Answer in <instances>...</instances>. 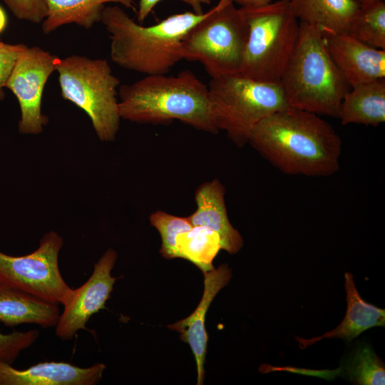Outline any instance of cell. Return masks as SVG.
Masks as SVG:
<instances>
[{
  "label": "cell",
  "mask_w": 385,
  "mask_h": 385,
  "mask_svg": "<svg viewBox=\"0 0 385 385\" xmlns=\"http://www.w3.org/2000/svg\"><path fill=\"white\" fill-rule=\"evenodd\" d=\"M248 143L282 173L326 177L339 169L342 141L320 115L289 107L262 120Z\"/></svg>",
  "instance_id": "cell-1"
},
{
  "label": "cell",
  "mask_w": 385,
  "mask_h": 385,
  "mask_svg": "<svg viewBox=\"0 0 385 385\" xmlns=\"http://www.w3.org/2000/svg\"><path fill=\"white\" fill-rule=\"evenodd\" d=\"M209 13L185 11L144 26L115 5L104 8L101 21L108 34L115 63L145 76L168 74L183 60L182 43L186 34Z\"/></svg>",
  "instance_id": "cell-2"
},
{
  "label": "cell",
  "mask_w": 385,
  "mask_h": 385,
  "mask_svg": "<svg viewBox=\"0 0 385 385\" xmlns=\"http://www.w3.org/2000/svg\"><path fill=\"white\" fill-rule=\"evenodd\" d=\"M120 117L138 123L166 124L178 120L217 134L208 87L190 70L175 76L146 75L118 90Z\"/></svg>",
  "instance_id": "cell-3"
},
{
  "label": "cell",
  "mask_w": 385,
  "mask_h": 385,
  "mask_svg": "<svg viewBox=\"0 0 385 385\" xmlns=\"http://www.w3.org/2000/svg\"><path fill=\"white\" fill-rule=\"evenodd\" d=\"M279 83L289 107L337 118L350 88L330 58L320 29L302 22Z\"/></svg>",
  "instance_id": "cell-4"
},
{
  "label": "cell",
  "mask_w": 385,
  "mask_h": 385,
  "mask_svg": "<svg viewBox=\"0 0 385 385\" xmlns=\"http://www.w3.org/2000/svg\"><path fill=\"white\" fill-rule=\"evenodd\" d=\"M240 9L247 29L240 73L255 81L279 83L299 33V21L289 0Z\"/></svg>",
  "instance_id": "cell-5"
},
{
  "label": "cell",
  "mask_w": 385,
  "mask_h": 385,
  "mask_svg": "<svg viewBox=\"0 0 385 385\" xmlns=\"http://www.w3.org/2000/svg\"><path fill=\"white\" fill-rule=\"evenodd\" d=\"M207 87L216 127L238 148L248 143L262 120L289 107L279 83L255 81L240 73L212 78Z\"/></svg>",
  "instance_id": "cell-6"
},
{
  "label": "cell",
  "mask_w": 385,
  "mask_h": 385,
  "mask_svg": "<svg viewBox=\"0 0 385 385\" xmlns=\"http://www.w3.org/2000/svg\"><path fill=\"white\" fill-rule=\"evenodd\" d=\"M56 71L61 96L86 113L101 140H114L121 118L117 98L120 80L108 61L74 54L57 58Z\"/></svg>",
  "instance_id": "cell-7"
},
{
  "label": "cell",
  "mask_w": 385,
  "mask_h": 385,
  "mask_svg": "<svg viewBox=\"0 0 385 385\" xmlns=\"http://www.w3.org/2000/svg\"><path fill=\"white\" fill-rule=\"evenodd\" d=\"M246 38L240 8L232 0H219L185 36L183 59L200 62L211 78L240 73Z\"/></svg>",
  "instance_id": "cell-8"
},
{
  "label": "cell",
  "mask_w": 385,
  "mask_h": 385,
  "mask_svg": "<svg viewBox=\"0 0 385 385\" xmlns=\"http://www.w3.org/2000/svg\"><path fill=\"white\" fill-rule=\"evenodd\" d=\"M63 244L61 236L51 231L29 255L11 256L0 251V283L63 306L73 289L63 278L58 266Z\"/></svg>",
  "instance_id": "cell-9"
},
{
  "label": "cell",
  "mask_w": 385,
  "mask_h": 385,
  "mask_svg": "<svg viewBox=\"0 0 385 385\" xmlns=\"http://www.w3.org/2000/svg\"><path fill=\"white\" fill-rule=\"evenodd\" d=\"M57 58L38 46H26L16 60L6 88L19 102V131L22 134H38L48 122L41 112V100L45 85L56 71Z\"/></svg>",
  "instance_id": "cell-10"
},
{
  "label": "cell",
  "mask_w": 385,
  "mask_h": 385,
  "mask_svg": "<svg viewBox=\"0 0 385 385\" xmlns=\"http://www.w3.org/2000/svg\"><path fill=\"white\" fill-rule=\"evenodd\" d=\"M118 254L108 248L94 265L88 280L73 289L56 325V337L63 340L71 339L86 324L92 315L105 309L116 280L111 275Z\"/></svg>",
  "instance_id": "cell-11"
},
{
  "label": "cell",
  "mask_w": 385,
  "mask_h": 385,
  "mask_svg": "<svg viewBox=\"0 0 385 385\" xmlns=\"http://www.w3.org/2000/svg\"><path fill=\"white\" fill-rule=\"evenodd\" d=\"M327 52L350 87L385 78V50L346 32L320 29Z\"/></svg>",
  "instance_id": "cell-12"
},
{
  "label": "cell",
  "mask_w": 385,
  "mask_h": 385,
  "mask_svg": "<svg viewBox=\"0 0 385 385\" xmlns=\"http://www.w3.org/2000/svg\"><path fill=\"white\" fill-rule=\"evenodd\" d=\"M203 275V294L195 311L188 317L168 325L170 329L179 332L180 339L190 346L196 361L198 385L203 384L205 378L208 340L205 315L215 296L230 282L232 272L227 264H222L217 269L204 272Z\"/></svg>",
  "instance_id": "cell-13"
},
{
  "label": "cell",
  "mask_w": 385,
  "mask_h": 385,
  "mask_svg": "<svg viewBox=\"0 0 385 385\" xmlns=\"http://www.w3.org/2000/svg\"><path fill=\"white\" fill-rule=\"evenodd\" d=\"M106 366L97 363L82 368L63 361H45L17 369L0 361V385H95Z\"/></svg>",
  "instance_id": "cell-14"
},
{
  "label": "cell",
  "mask_w": 385,
  "mask_h": 385,
  "mask_svg": "<svg viewBox=\"0 0 385 385\" xmlns=\"http://www.w3.org/2000/svg\"><path fill=\"white\" fill-rule=\"evenodd\" d=\"M225 194V186L217 178L202 183L195 192L197 208L188 218L192 226H202L215 232L221 250L233 255L240 250L244 241L230 222Z\"/></svg>",
  "instance_id": "cell-15"
},
{
  "label": "cell",
  "mask_w": 385,
  "mask_h": 385,
  "mask_svg": "<svg viewBox=\"0 0 385 385\" xmlns=\"http://www.w3.org/2000/svg\"><path fill=\"white\" fill-rule=\"evenodd\" d=\"M344 278L347 308L343 321L334 329L321 337L309 339L296 337L301 349H305L325 338H341L350 342L368 329L384 327L385 310L365 302L361 297L351 273L346 272Z\"/></svg>",
  "instance_id": "cell-16"
},
{
  "label": "cell",
  "mask_w": 385,
  "mask_h": 385,
  "mask_svg": "<svg viewBox=\"0 0 385 385\" xmlns=\"http://www.w3.org/2000/svg\"><path fill=\"white\" fill-rule=\"evenodd\" d=\"M59 317L58 304L0 283V322L5 326L35 324L50 328L56 327Z\"/></svg>",
  "instance_id": "cell-17"
},
{
  "label": "cell",
  "mask_w": 385,
  "mask_h": 385,
  "mask_svg": "<svg viewBox=\"0 0 385 385\" xmlns=\"http://www.w3.org/2000/svg\"><path fill=\"white\" fill-rule=\"evenodd\" d=\"M342 124L376 127L385 121V78L361 83L349 89L339 111Z\"/></svg>",
  "instance_id": "cell-18"
},
{
  "label": "cell",
  "mask_w": 385,
  "mask_h": 385,
  "mask_svg": "<svg viewBox=\"0 0 385 385\" xmlns=\"http://www.w3.org/2000/svg\"><path fill=\"white\" fill-rule=\"evenodd\" d=\"M47 15L42 22V31L48 34L70 24L89 29L101 21L106 4H119L136 11L134 0H46Z\"/></svg>",
  "instance_id": "cell-19"
},
{
  "label": "cell",
  "mask_w": 385,
  "mask_h": 385,
  "mask_svg": "<svg viewBox=\"0 0 385 385\" xmlns=\"http://www.w3.org/2000/svg\"><path fill=\"white\" fill-rule=\"evenodd\" d=\"M290 9L299 22L346 32L359 3L355 0H289Z\"/></svg>",
  "instance_id": "cell-20"
},
{
  "label": "cell",
  "mask_w": 385,
  "mask_h": 385,
  "mask_svg": "<svg viewBox=\"0 0 385 385\" xmlns=\"http://www.w3.org/2000/svg\"><path fill=\"white\" fill-rule=\"evenodd\" d=\"M346 33L371 47L385 50L384 0L360 2Z\"/></svg>",
  "instance_id": "cell-21"
},
{
  "label": "cell",
  "mask_w": 385,
  "mask_h": 385,
  "mask_svg": "<svg viewBox=\"0 0 385 385\" xmlns=\"http://www.w3.org/2000/svg\"><path fill=\"white\" fill-rule=\"evenodd\" d=\"M180 258L188 260L203 273L214 269L212 261L221 250L219 235L209 228L192 226L176 240Z\"/></svg>",
  "instance_id": "cell-22"
},
{
  "label": "cell",
  "mask_w": 385,
  "mask_h": 385,
  "mask_svg": "<svg viewBox=\"0 0 385 385\" xmlns=\"http://www.w3.org/2000/svg\"><path fill=\"white\" fill-rule=\"evenodd\" d=\"M345 373L360 385H384L385 368L383 361L367 344L358 346L347 360Z\"/></svg>",
  "instance_id": "cell-23"
},
{
  "label": "cell",
  "mask_w": 385,
  "mask_h": 385,
  "mask_svg": "<svg viewBox=\"0 0 385 385\" xmlns=\"http://www.w3.org/2000/svg\"><path fill=\"white\" fill-rule=\"evenodd\" d=\"M149 220L160 233L162 244L160 253L165 259L180 258L177 248L178 236L189 230L192 225L188 217H179L163 210L153 212Z\"/></svg>",
  "instance_id": "cell-24"
},
{
  "label": "cell",
  "mask_w": 385,
  "mask_h": 385,
  "mask_svg": "<svg viewBox=\"0 0 385 385\" xmlns=\"http://www.w3.org/2000/svg\"><path fill=\"white\" fill-rule=\"evenodd\" d=\"M39 332L30 329L3 334L0 331V361L12 364L21 352L30 347L38 339Z\"/></svg>",
  "instance_id": "cell-25"
},
{
  "label": "cell",
  "mask_w": 385,
  "mask_h": 385,
  "mask_svg": "<svg viewBox=\"0 0 385 385\" xmlns=\"http://www.w3.org/2000/svg\"><path fill=\"white\" fill-rule=\"evenodd\" d=\"M12 14L19 20L31 23L43 21L47 15L46 0H4Z\"/></svg>",
  "instance_id": "cell-26"
},
{
  "label": "cell",
  "mask_w": 385,
  "mask_h": 385,
  "mask_svg": "<svg viewBox=\"0 0 385 385\" xmlns=\"http://www.w3.org/2000/svg\"><path fill=\"white\" fill-rule=\"evenodd\" d=\"M24 43L10 44L0 41V100L4 98V88L16 60L26 48Z\"/></svg>",
  "instance_id": "cell-27"
},
{
  "label": "cell",
  "mask_w": 385,
  "mask_h": 385,
  "mask_svg": "<svg viewBox=\"0 0 385 385\" xmlns=\"http://www.w3.org/2000/svg\"><path fill=\"white\" fill-rule=\"evenodd\" d=\"M163 0H140L138 3L137 21L142 24L145 21L155 6ZM190 6L192 11L197 14L203 13V6L211 4V0H177Z\"/></svg>",
  "instance_id": "cell-28"
},
{
  "label": "cell",
  "mask_w": 385,
  "mask_h": 385,
  "mask_svg": "<svg viewBox=\"0 0 385 385\" xmlns=\"http://www.w3.org/2000/svg\"><path fill=\"white\" fill-rule=\"evenodd\" d=\"M276 0H232L234 4H237L240 7H252L266 4Z\"/></svg>",
  "instance_id": "cell-29"
},
{
  "label": "cell",
  "mask_w": 385,
  "mask_h": 385,
  "mask_svg": "<svg viewBox=\"0 0 385 385\" xmlns=\"http://www.w3.org/2000/svg\"><path fill=\"white\" fill-rule=\"evenodd\" d=\"M7 26V16L5 11L0 6V34L4 32Z\"/></svg>",
  "instance_id": "cell-30"
},
{
  "label": "cell",
  "mask_w": 385,
  "mask_h": 385,
  "mask_svg": "<svg viewBox=\"0 0 385 385\" xmlns=\"http://www.w3.org/2000/svg\"><path fill=\"white\" fill-rule=\"evenodd\" d=\"M355 1H358L359 3H360V2H361V1H364V0H355Z\"/></svg>",
  "instance_id": "cell-31"
}]
</instances>
